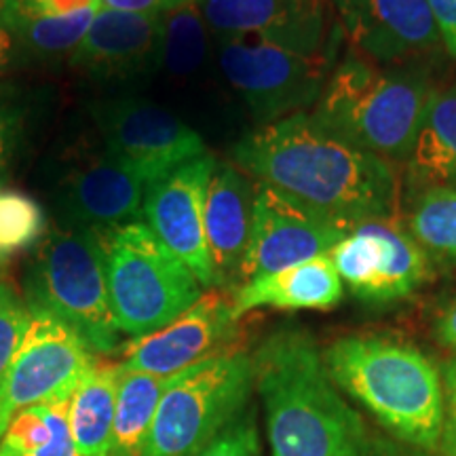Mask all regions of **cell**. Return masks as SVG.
I'll return each mask as SVG.
<instances>
[{"instance_id": "1", "label": "cell", "mask_w": 456, "mask_h": 456, "mask_svg": "<svg viewBox=\"0 0 456 456\" xmlns=\"http://www.w3.org/2000/svg\"><path fill=\"white\" fill-rule=\"evenodd\" d=\"M235 167L345 224L395 218L399 180L385 159L353 146L311 112L252 131L232 148Z\"/></svg>"}, {"instance_id": "2", "label": "cell", "mask_w": 456, "mask_h": 456, "mask_svg": "<svg viewBox=\"0 0 456 456\" xmlns=\"http://www.w3.org/2000/svg\"><path fill=\"white\" fill-rule=\"evenodd\" d=\"M252 357L271 456H395L342 397L305 330H277Z\"/></svg>"}, {"instance_id": "3", "label": "cell", "mask_w": 456, "mask_h": 456, "mask_svg": "<svg viewBox=\"0 0 456 456\" xmlns=\"http://www.w3.org/2000/svg\"><path fill=\"white\" fill-rule=\"evenodd\" d=\"M330 379L397 440L437 448L444 427L442 372L406 342L345 336L323 353Z\"/></svg>"}, {"instance_id": "4", "label": "cell", "mask_w": 456, "mask_h": 456, "mask_svg": "<svg viewBox=\"0 0 456 456\" xmlns=\"http://www.w3.org/2000/svg\"><path fill=\"white\" fill-rule=\"evenodd\" d=\"M431 94V83L416 68L379 66L349 51L311 114L370 155L406 161Z\"/></svg>"}, {"instance_id": "5", "label": "cell", "mask_w": 456, "mask_h": 456, "mask_svg": "<svg viewBox=\"0 0 456 456\" xmlns=\"http://www.w3.org/2000/svg\"><path fill=\"white\" fill-rule=\"evenodd\" d=\"M108 296L118 334L142 338L178 319L203 285L142 220L100 232Z\"/></svg>"}, {"instance_id": "6", "label": "cell", "mask_w": 456, "mask_h": 456, "mask_svg": "<svg viewBox=\"0 0 456 456\" xmlns=\"http://www.w3.org/2000/svg\"><path fill=\"white\" fill-rule=\"evenodd\" d=\"M254 387V357L237 349L169 376L144 456H201L241 419Z\"/></svg>"}, {"instance_id": "7", "label": "cell", "mask_w": 456, "mask_h": 456, "mask_svg": "<svg viewBox=\"0 0 456 456\" xmlns=\"http://www.w3.org/2000/svg\"><path fill=\"white\" fill-rule=\"evenodd\" d=\"M26 305L47 311L81 336L94 353L121 346L108 296L100 232L57 226L43 239L26 281Z\"/></svg>"}, {"instance_id": "8", "label": "cell", "mask_w": 456, "mask_h": 456, "mask_svg": "<svg viewBox=\"0 0 456 456\" xmlns=\"http://www.w3.org/2000/svg\"><path fill=\"white\" fill-rule=\"evenodd\" d=\"M218 64L254 117L269 125L315 106L338 53H300L262 38L226 37Z\"/></svg>"}, {"instance_id": "9", "label": "cell", "mask_w": 456, "mask_h": 456, "mask_svg": "<svg viewBox=\"0 0 456 456\" xmlns=\"http://www.w3.org/2000/svg\"><path fill=\"white\" fill-rule=\"evenodd\" d=\"M30 313L26 338L0 380V437L21 410L70 397L98 362L81 336L64 322L41 309Z\"/></svg>"}, {"instance_id": "10", "label": "cell", "mask_w": 456, "mask_h": 456, "mask_svg": "<svg viewBox=\"0 0 456 456\" xmlns=\"http://www.w3.org/2000/svg\"><path fill=\"white\" fill-rule=\"evenodd\" d=\"M342 283L366 302H395L414 294L429 277V254L402 220L359 222L330 252Z\"/></svg>"}, {"instance_id": "11", "label": "cell", "mask_w": 456, "mask_h": 456, "mask_svg": "<svg viewBox=\"0 0 456 456\" xmlns=\"http://www.w3.org/2000/svg\"><path fill=\"white\" fill-rule=\"evenodd\" d=\"M104 151L148 184L205 155L203 138L152 102L125 98L94 108Z\"/></svg>"}, {"instance_id": "12", "label": "cell", "mask_w": 456, "mask_h": 456, "mask_svg": "<svg viewBox=\"0 0 456 456\" xmlns=\"http://www.w3.org/2000/svg\"><path fill=\"white\" fill-rule=\"evenodd\" d=\"M353 226L315 212L275 186L256 184L254 228L241 281L330 256Z\"/></svg>"}, {"instance_id": "13", "label": "cell", "mask_w": 456, "mask_h": 456, "mask_svg": "<svg viewBox=\"0 0 456 456\" xmlns=\"http://www.w3.org/2000/svg\"><path fill=\"white\" fill-rule=\"evenodd\" d=\"M209 32L252 37L300 53H338L342 28L332 0H197Z\"/></svg>"}, {"instance_id": "14", "label": "cell", "mask_w": 456, "mask_h": 456, "mask_svg": "<svg viewBox=\"0 0 456 456\" xmlns=\"http://www.w3.org/2000/svg\"><path fill=\"white\" fill-rule=\"evenodd\" d=\"M216 159H192L144 191L142 216L155 237L191 269L203 288H216L208 237H205V195Z\"/></svg>"}, {"instance_id": "15", "label": "cell", "mask_w": 456, "mask_h": 456, "mask_svg": "<svg viewBox=\"0 0 456 456\" xmlns=\"http://www.w3.org/2000/svg\"><path fill=\"white\" fill-rule=\"evenodd\" d=\"M351 53L372 64L406 68L442 45L427 0H332Z\"/></svg>"}, {"instance_id": "16", "label": "cell", "mask_w": 456, "mask_h": 456, "mask_svg": "<svg viewBox=\"0 0 456 456\" xmlns=\"http://www.w3.org/2000/svg\"><path fill=\"white\" fill-rule=\"evenodd\" d=\"M237 322L232 298L209 289L165 328L125 345L118 366L169 379L203 359L231 351Z\"/></svg>"}, {"instance_id": "17", "label": "cell", "mask_w": 456, "mask_h": 456, "mask_svg": "<svg viewBox=\"0 0 456 456\" xmlns=\"http://www.w3.org/2000/svg\"><path fill=\"white\" fill-rule=\"evenodd\" d=\"M144 191L146 182L102 148L74 163L57 203L66 226L104 232L140 218Z\"/></svg>"}, {"instance_id": "18", "label": "cell", "mask_w": 456, "mask_h": 456, "mask_svg": "<svg viewBox=\"0 0 456 456\" xmlns=\"http://www.w3.org/2000/svg\"><path fill=\"white\" fill-rule=\"evenodd\" d=\"M161 13L98 9L70 64L102 78H134L161 66Z\"/></svg>"}, {"instance_id": "19", "label": "cell", "mask_w": 456, "mask_h": 456, "mask_svg": "<svg viewBox=\"0 0 456 456\" xmlns=\"http://www.w3.org/2000/svg\"><path fill=\"white\" fill-rule=\"evenodd\" d=\"M256 184L235 165L216 163L205 195V237L216 288L235 289L254 228Z\"/></svg>"}, {"instance_id": "20", "label": "cell", "mask_w": 456, "mask_h": 456, "mask_svg": "<svg viewBox=\"0 0 456 456\" xmlns=\"http://www.w3.org/2000/svg\"><path fill=\"white\" fill-rule=\"evenodd\" d=\"M345 283L336 273L330 256L313 258L288 269L249 279L232 292L235 317L271 306L281 311H326L338 305Z\"/></svg>"}, {"instance_id": "21", "label": "cell", "mask_w": 456, "mask_h": 456, "mask_svg": "<svg viewBox=\"0 0 456 456\" xmlns=\"http://www.w3.org/2000/svg\"><path fill=\"white\" fill-rule=\"evenodd\" d=\"M406 163L419 191L456 188V85L433 89Z\"/></svg>"}, {"instance_id": "22", "label": "cell", "mask_w": 456, "mask_h": 456, "mask_svg": "<svg viewBox=\"0 0 456 456\" xmlns=\"http://www.w3.org/2000/svg\"><path fill=\"white\" fill-rule=\"evenodd\" d=\"M118 363L95 362L70 397V431L81 456H108L117 416Z\"/></svg>"}, {"instance_id": "23", "label": "cell", "mask_w": 456, "mask_h": 456, "mask_svg": "<svg viewBox=\"0 0 456 456\" xmlns=\"http://www.w3.org/2000/svg\"><path fill=\"white\" fill-rule=\"evenodd\" d=\"M167 385L165 376L134 372L118 366L117 416L108 456H144L148 433Z\"/></svg>"}, {"instance_id": "24", "label": "cell", "mask_w": 456, "mask_h": 456, "mask_svg": "<svg viewBox=\"0 0 456 456\" xmlns=\"http://www.w3.org/2000/svg\"><path fill=\"white\" fill-rule=\"evenodd\" d=\"M70 397L17 412L0 437V456H81L70 431Z\"/></svg>"}, {"instance_id": "25", "label": "cell", "mask_w": 456, "mask_h": 456, "mask_svg": "<svg viewBox=\"0 0 456 456\" xmlns=\"http://www.w3.org/2000/svg\"><path fill=\"white\" fill-rule=\"evenodd\" d=\"M94 15L95 11H83L66 17H49L0 4V26L9 34L11 43L43 57L72 55Z\"/></svg>"}, {"instance_id": "26", "label": "cell", "mask_w": 456, "mask_h": 456, "mask_svg": "<svg viewBox=\"0 0 456 456\" xmlns=\"http://www.w3.org/2000/svg\"><path fill=\"white\" fill-rule=\"evenodd\" d=\"M161 66L174 77L186 78L205 64L209 51V28L197 0H180L163 13Z\"/></svg>"}, {"instance_id": "27", "label": "cell", "mask_w": 456, "mask_h": 456, "mask_svg": "<svg viewBox=\"0 0 456 456\" xmlns=\"http://www.w3.org/2000/svg\"><path fill=\"white\" fill-rule=\"evenodd\" d=\"M403 226L427 254L456 258V188L419 191Z\"/></svg>"}, {"instance_id": "28", "label": "cell", "mask_w": 456, "mask_h": 456, "mask_svg": "<svg viewBox=\"0 0 456 456\" xmlns=\"http://www.w3.org/2000/svg\"><path fill=\"white\" fill-rule=\"evenodd\" d=\"M41 205L24 192L0 191V258L32 248L45 235Z\"/></svg>"}, {"instance_id": "29", "label": "cell", "mask_w": 456, "mask_h": 456, "mask_svg": "<svg viewBox=\"0 0 456 456\" xmlns=\"http://www.w3.org/2000/svg\"><path fill=\"white\" fill-rule=\"evenodd\" d=\"M32 313L7 283H0V380L4 379L30 328Z\"/></svg>"}, {"instance_id": "30", "label": "cell", "mask_w": 456, "mask_h": 456, "mask_svg": "<svg viewBox=\"0 0 456 456\" xmlns=\"http://www.w3.org/2000/svg\"><path fill=\"white\" fill-rule=\"evenodd\" d=\"M252 416L245 414L228 429L212 448H208L201 456H258V436L252 423Z\"/></svg>"}, {"instance_id": "31", "label": "cell", "mask_w": 456, "mask_h": 456, "mask_svg": "<svg viewBox=\"0 0 456 456\" xmlns=\"http://www.w3.org/2000/svg\"><path fill=\"white\" fill-rule=\"evenodd\" d=\"M444 427L442 446L448 456H456V357L442 366Z\"/></svg>"}, {"instance_id": "32", "label": "cell", "mask_w": 456, "mask_h": 456, "mask_svg": "<svg viewBox=\"0 0 456 456\" xmlns=\"http://www.w3.org/2000/svg\"><path fill=\"white\" fill-rule=\"evenodd\" d=\"M0 4L32 11L38 15L66 17L83 11H98L102 0H0Z\"/></svg>"}, {"instance_id": "33", "label": "cell", "mask_w": 456, "mask_h": 456, "mask_svg": "<svg viewBox=\"0 0 456 456\" xmlns=\"http://www.w3.org/2000/svg\"><path fill=\"white\" fill-rule=\"evenodd\" d=\"M444 49L456 60V0H427Z\"/></svg>"}, {"instance_id": "34", "label": "cell", "mask_w": 456, "mask_h": 456, "mask_svg": "<svg viewBox=\"0 0 456 456\" xmlns=\"http://www.w3.org/2000/svg\"><path fill=\"white\" fill-rule=\"evenodd\" d=\"M180 0H102V9L129 11V13H163Z\"/></svg>"}, {"instance_id": "35", "label": "cell", "mask_w": 456, "mask_h": 456, "mask_svg": "<svg viewBox=\"0 0 456 456\" xmlns=\"http://www.w3.org/2000/svg\"><path fill=\"white\" fill-rule=\"evenodd\" d=\"M433 332H436V338L456 355V298L448 302L436 317Z\"/></svg>"}, {"instance_id": "36", "label": "cell", "mask_w": 456, "mask_h": 456, "mask_svg": "<svg viewBox=\"0 0 456 456\" xmlns=\"http://www.w3.org/2000/svg\"><path fill=\"white\" fill-rule=\"evenodd\" d=\"M11 144H13V125L11 118L0 110V174H3L4 165H7Z\"/></svg>"}, {"instance_id": "37", "label": "cell", "mask_w": 456, "mask_h": 456, "mask_svg": "<svg viewBox=\"0 0 456 456\" xmlns=\"http://www.w3.org/2000/svg\"><path fill=\"white\" fill-rule=\"evenodd\" d=\"M11 49H13V43H11L9 34L4 32V28L0 26V70H3V68L9 64Z\"/></svg>"}, {"instance_id": "38", "label": "cell", "mask_w": 456, "mask_h": 456, "mask_svg": "<svg viewBox=\"0 0 456 456\" xmlns=\"http://www.w3.org/2000/svg\"><path fill=\"white\" fill-rule=\"evenodd\" d=\"M3 262H4V260H3V258H0V265H3Z\"/></svg>"}]
</instances>
